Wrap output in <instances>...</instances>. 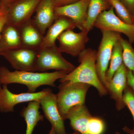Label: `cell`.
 I'll return each mask as SVG.
<instances>
[{
	"instance_id": "obj_1",
	"label": "cell",
	"mask_w": 134,
	"mask_h": 134,
	"mask_svg": "<svg viewBox=\"0 0 134 134\" xmlns=\"http://www.w3.org/2000/svg\"><path fill=\"white\" fill-rule=\"evenodd\" d=\"M69 72L56 71L52 72L36 73L29 71L16 70L10 71L7 67H0V85L19 83L27 86L28 92H35L41 85H49L55 87L54 82L60 79Z\"/></svg>"
},
{
	"instance_id": "obj_2",
	"label": "cell",
	"mask_w": 134,
	"mask_h": 134,
	"mask_svg": "<svg viewBox=\"0 0 134 134\" xmlns=\"http://www.w3.org/2000/svg\"><path fill=\"white\" fill-rule=\"evenodd\" d=\"M97 54L96 50L85 48L78 56L79 66L60 79L59 82L88 84L96 88L101 97L106 96L108 92L99 79L96 71Z\"/></svg>"
},
{
	"instance_id": "obj_3",
	"label": "cell",
	"mask_w": 134,
	"mask_h": 134,
	"mask_svg": "<svg viewBox=\"0 0 134 134\" xmlns=\"http://www.w3.org/2000/svg\"><path fill=\"white\" fill-rule=\"evenodd\" d=\"M91 85L81 82L61 83L57 94L59 112L64 120L70 110L75 107L85 104L86 93Z\"/></svg>"
},
{
	"instance_id": "obj_4",
	"label": "cell",
	"mask_w": 134,
	"mask_h": 134,
	"mask_svg": "<svg viewBox=\"0 0 134 134\" xmlns=\"http://www.w3.org/2000/svg\"><path fill=\"white\" fill-rule=\"evenodd\" d=\"M56 44L40 48L37 51L36 62V71L45 72L51 70L72 72L76 67L62 55Z\"/></svg>"
},
{
	"instance_id": "obj_5",
	"label": "cell",
	"mask_w": 134,
	"mask_h": 134,
	"mask_svg": "<svg viewBox=\"0 0 134 134\" xmlns=\"http://www.w3.org/2000/svg\"><path fill=\"white\" fill-rule=\"evenodd\" d=\"M102 38L97 51L96 68L101 83L105 86V75L108 69L114 44L121 37V34L110 31H101Z\"/></svg>"
},
{
	"instance_id": "obj_6",
	"label": "cell",
	"mask_w": 134,
	"mask_h": 134,
	"mask_svg": "<svg viewBox=\"0 0 134 134\" xmlns=\"http://www.w3.org/2000/svg\"><path fill=\"white\" fill-rule=\"evenodd\" d=\"M41 1L15 0L7 5L3 4L7 10L6 24L18 27L30 20Z\"/></svg>"
},
{
	"instance_id": "obj_7",
	"label": "cell",
	"mask_w": 134,
	"mask_h": 134,
	"mask_svg": "<svg viewBox=\"0 0 134 134\" xmlns=\"http://www.w3.org/2000/svg\"><path fill=\"white\" fill-rule=\"evenodd\" d=\"M94 27L100 31H110L123 34L128 38L130 44L134 42V24H127L120 19L115 14L112 7L99 15L95 22Z\"/></svg>"
},
{
	"instance_id": "obj_8",
	"label": "cell",
	"mask_w": 134,
	"mask_h": 134,
	"mask_svg": "<svg viewBox=\"0 0 134 134\" xmlns=\"http://www.w3.org/2000/svg\"><path fill=\"white\" fill-rule=\"evenodd\" d=\"M37 51L22 47L0 52V55L7 60L16 70L35 72Z\"/></svg>"
},
{
	"instance_id": "obj_9",
	"label": "cell",
	"mask_w": 134,
	"mask_h": 134,
	"mask_svg": "<svg viewBox=\"0 0 134 134\" xmlns=\"http://www.w3.org/2000/svg\"><path fill=\"white\" fill-rule=\"evenodd\" d=\"M51 89L46 88L39 92L30 93L26 92L15 94L9 91L7 85H0V112L2 113L14 111V107L22 103L32 101H39Z\"/></svg>"
},
{
	"instance_id": "obj_10",
	"label": "cell",
	"mask_w": 134,
	"mask_h": 134,
	"mask_svg": "<svg viewBox=\"0 0 134 134\" xmlns=\"http://www.w3.org/2000/svg\"><path fill=\"white\" fill-rule=\"evenodd\" d=\"M89 31L85 29L76 33L69 29L63 32L58 37L59 50L73 57L79 56L85 49V45L89 40Z\"/></svg>"
},
{
	"instance_id": "obj_11",
	"label": "cell",
	"mask_w": 134,
	"mask_h": 134,
	"mask_svg": "<svg viewBox=\"0 0 134 134\" xmlns=\"http://www.w3.org/2000/svg\"><path fill=\"white\" fill-rule=\"evenodd\" d=\"M39 102L45 116L51 123L55 134H66L64 120L58 110L57 95L51 90Z\"/></svg>"
},
{
	"instance_id": "obj_12",
	"label": "cell",
	"mask_w": 134,
	"mask_h": 134,
	"mask_svg": "<svg viewBox=\"0 0 134 134\" xmlns=\"http://www.w3.org/2000/svg\"><path fill=\"white\" fill-rule=\"evenodd\" d=\"M90 1L80 0L66 6L55 7V15L56 17L64 16L70 18L74 22L77 28L83 30L87 19Z\"/></svg>"
},
{
	"instance_id": "obj_13",
	"label": "cell",
	"mask_w": 134,
	"mask_h": 134,
	"mask_svg": "<svg viewBox=\"0 0 134 134\" xmlns=\"http://www.w3.org/2000/svg\"><path fill=\"white\" fill-rule=\"evenodd\" d=\"M127 69L122 65L115 72L112 79L105 86L110 97L115 100L116 109L120 111L125 107L123 93L127 85Z\"/></svg>"
},
{
	"instance_id": "obj_14",
	"label": "cell",
	"mask_w": 134,
	"mask_h": 134,
	"mask_svg": "<svg viewBox=\"0 0 134 134\" xmlns=\"http://www.w3.org/2000/svg\"><path fill=\"white\" fill-rule=\"evenodd\" d=\"M53 0H41L32 21L43 35L56 19Z\"/></svg>"
},
{
	"instance_id": "obj_15",
	"label": "cell",
	"mask_w": 134,
	"mask_h": 134,
	"mask_svg": "<svg viewBox=\"0 0 134 134\" xmlns=\"http://www.w3.org/2000/svg\"><path fill=\"white\" fill-rule=\"evenodd\" d=\"M19 30L22 47L38 51L44 35L34 24L32 19L17 27Z\"/></svg>"
},
{
	"instance_id": "obj_16",
	"label": "cell",
	"mask_w": 134,
	"mask_h": 134,
	"mask_svg": "<svg viewBox=\"0 0 134 134\" xmlns=\"http://www.w3.org/2000/svg\"><path fill=\"white\" fill-rule=\"evenodd\" d=\"M75 27V24L70 18L64 16L57 17L45 34L40 49L55 44L56 40L63 32L69 29L73 30Z\"/></svg>"
},
{
	"instance_id": "obj_17",
	"label": "cell",
	"mask_w": 134,
	"mask_h": 134,
	"mask_svg": "<svg viewBox=\"0 0 134 134\" xmlns=\"http://www.w3.org/2000/svg\"><path fill=\"white\" fill-rule=\"evenodd\" d=\"M92 116L84 104L75 107L70 110L66 119L69 120L70 126L75 131L81 134H88V124Z\"/></svg>"
},
{
	"instance_id": "obj_18",
	"label": "cell",
	"mask_w": 134,
	"mask_h": 134,
	"mask_svg": "<svg viewBox=\"0 0 134 134\" xmlns=\"http://www.w3.org/2000/svg\"><path fill=\"white\" fill-rule=\"evenodd\" d=\"M19 30L16 26L6 24L1 34L0 52L22 47Z\"/></svg>"
},
{
	"instance_id": "obj_19",
	"label": "cell",
	"mask_w": 134,
	"mask_h": 134,
	"mask_svg": "<svg viewBox=\"0 0 134 134\" xmlns=\"http://www.w3.org/2000/svg\"><path fill=\"white\" fill-rule=\"evenodd\" d=\"M40 107L39 101L34 100L29 102L28 106L24 107L21 111V116L24 118L26 123L25 134H32L37 123L43 120L44 117L39 111Z\"/></svg>"
},
{
	"instance_id": "obj_20",
	"label": "cell",
	"mask_w": 134,
	"mask_h": 134,
	"mask_svg": "<svg viewBox=\"0 0 134 134\" xmlns=\"http://www.w3.org/2000/svg\"><path fill=\"white\" fill-rule=\"evenodd\" d=\"M111 7L107 0H90L84 29L89 32L92 30L98 16L102 12L110 9Z\"/></svg>"
},
{
	"instance_id": "obj_21",
	"label": "cell",
	"mask_w": 134,
	"mask_h": 134,
	"mask_svg": "<svg viewBox=\"0 0 134 134\" xmlns=\"http://www.w3.org/2000/svg\"><path fill=\"white\" fill-rule=\"evenodd\" d=\"M121 37L116 41L113 48L110 66L106 74L105 86L107 83L111 81L115 72L123 63V48L121 41Z\"/></svg>"
},
{
	"instance_id": "obj_22",
	"label": "cell",
	"mask_w": 134,
	"mask_h": 134,
	"mask_svg": "<svg viewBox=\"0 0 134 134\" xmlns=\"http://www.w3.org/2000/svg\"><path fill=\"white\" fill-rule=\"evenodd\" d=\"M111 7L115 9L120 19L127 24H134L133 16L120 0H107Z\"/></svg>"
},
{
	"instance_id": "obj_23",
	"label": "cell",
	"mask_w": 134,
	"mask_h": 134,
	"mask_svg": "<svg viewBox=\"0 0 134 134\" xmlns=\"http://www.w3.org/2000/svg\"><path fill=\"white\" fill-rule=\"evenodd\" d=\"M121 41L123 48V63L134 75V48L129 41L121 37Z\"/></svg>"
},
{
	"instance_id": "obj_24",
	"label": "cell",
	"mask_w": 134,
	"mask_h": 134,
	"mask_svg": "<svg viewBox=\"0 0 134 134\" xmlns=\"http://www.w3.org/2000/svg\"><path fill=\"white\" fill-rule=\"evenodd\" d=\"M123 99L125 106H126L132 114L134 120L133 129L125 126L122 130L128 134H134V95L133 91L128 85L126 86L123 93Z\"/></svg>"
},
{
	"instance_id": "obj_25",
	"label": "cell",
	"mask_w": 134,
	"mask_h": 134,
	"mask_svg": "<svg viewBox=\"0 0 134 134\" xmlns=\"http://www.w3.org/2000/svg\"><path fill=\"white\" fill-rule=\"evenodd\" d=\"M105 130V125L103 120L92 116L89 121L88 131V134H103Z\"/></svg>"
},
{
	"instance_id": "obj_26",
	"label": "cell",
	"mask_w": 134,
	"mask_h": 134,
	"mask_svg": "<svg viewBox=\"0 0 134 134\" xmlns=\"http://www.w3.org/2000/svg\"><path fill=\"white\" fill-rule=\"evenodd\" d=\"M7 10L3 4H1L0 8V37L3 27L7 23Z\"/></svg>"
},
{
	"instance_id": "obj_27",
	"label": "cell",
	"mask_w": 134,
	"mask_h": 134,
	"mask_svg": "<svg viewBox=\"0 0 134 134\" xmlns=\"http://www.w3.org/2000/svg\"><path fill=\"white\" fill-rule=\"evenodd\" d=\"M127 85L130 87L134 95V75L132 71L127 69Z\"/></svg>"
},
{
	"instance_id": "obj_28",
	"label": "cell",
	"mask_w": 134,
	"mask_h": 134,
	"mask_svg": "<svg viewBox=\"0 0 134 134\" xmlns=\"http://www.w3.org/2000/svg\"><path fill=\"white\" fill-rule=\"evenodd\" d=\"M80 0H53L55 7H63L72 4Z\"/></svg>"
},
{
	"instance_id": "obj_29",
	"label": "cell",
	"mask_w": 134,
	"mask_h": 134,
	"mask_svg": "<svg viewBox=\"0 0 134 134\" xmlns=\"http://www.w3.org/2000/svg\"><path fill=\"white\" fill-rule=\"evenodd\" d=\"M132 16L134 15V0H120Z\"/></svg>"
},
{
	"instance_id": "obj_30",
	"label": "cell",
	"mask_w": 134,
	"mask_h": 134,
	"mask_svg": "<svg viewBox=\"0 0 134 134\" xmlns=\"http://www.w3.org/2000/svg\"><path fill=\"white\" fill-rule=\"evenodd\" d=\"M15 1V0H0V3L1 4H3L7 5V4L10 3Z\"/></svg>"
},
{
	"instance_id": "obj_31",
	"label": "cell",
	"mask_w": 134,
	"mask_h": 134,
	"mask_svg": "<svg viewBox=\"0 0 134 134\" xmlns=\"http://www.w3.org/2000/svg\"><path fill=\"white\" fill-rule=\"evenodd\" d=\"M55 132L54 131V129L52 127L51 129V130H50V132H49L48 134H55Z\"/></svg>"
},
{
	"instance_id": "obj_32",
	"label": "cell",
	"mask_w": 134,
	"mask_h": 134,
	"mask_svg": "<svg viewBox=\"0 0 134 134\" xmlns=\"http://www.w3.org/2000/svg\"><path fill=\"white\" fill-rule=\"evenodd\" d=\"M69 134H81L80 133H79V132H76L75 131V132H74V133H72Z\"/></svg>"
},
{
	"instance_id": "obj_33",
	"label": "cell",
	"mask_w": 134,
	"mask_h": 134,
	"mask_svg": "<svg viewBox=\"0 0 134 134\" xmlns=\"http://www.w3.org/2000/svg\"><path fill=\"white\" fill-rule=\"evenodd\" d=\"M114 134H121L120 132H116Z\"/></svg>"
},
{
	"instance_id": "obj_34",
	"label": "cell",
	"mask_w": 134,
	"mask_h": 134,
	"mask_svg": "<svg viewBox=\"0 0 134 134\" xmlns=\"http://www.w3.org/2000/svg\"><path fill=\"white\" fill-rule=\"evenodd\" d=\"M133 19L134 23V15L133 16Z\"/></svg>"
},
{
	"instance_id": "obj_35",
	"label": "cell",
	"mask_w": 134,
	"mask_h": 134,
	"mask_svg": "<svg viewBox=\"0 0 134 134\" xmlns=\"http://www.w3.org/2000/svg\"><path fill=\"white\" fill-rule=\"evenodd\" d=\"M1 3H0V8H1Z\"/></svg>"
}]
</instances>
